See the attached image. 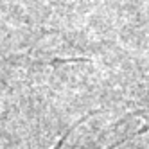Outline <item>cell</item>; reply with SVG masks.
Here are the masks:
<instances>
[{"label": "cell", "instance_id": "obj_1", "mask_svg": "<svg viewBox=\"0 0 149 149\" xmlns=\"http://www.w3.org/2000/svg\"><path fill=\"white\" fill-rule=\"evenodd\" d=\"M131 117L138 124L133 135H142L149 131V59L146 61L144 77L140 83V93L135 99V108L131 111Z\"/></svg>", "mask_w": 149, "mask_h": 149}]
</instances>
